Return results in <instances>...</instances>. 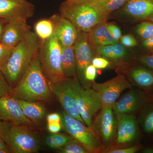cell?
<instances>
[{
    "mask_svg": "<svg viewBox=\"0 0 153 153\" xmlns=\"http://www.w3.org/2000/svg\"><path fill=\"white\" fill-rule=\"evenodd\" d=\"M52 94L38 56L9 95L26 101L47 102L51 99Z\"/></svg>",
    "mask_w": 153,
    "mask_h": 153,
    "instance_id": "6da1fadb",
    "label": "cell"
},
{
    "mask_svg": "<svg viewBox=\"0 0 153 153\" xmlns=\"http://www.w3.org/2000/svg\"><path fill=\"white\" fill-rule=\"evenodd\" d=\"M40 42L35 33L31 32L14 47L7 62L1 70L12 88L16 86L33 60L38 57Z\"/></svg>",
    "mask_w": 153,
    "mask_h": 153,
    "instance_id": "7a4b0ae2",
    "label": "cell"
},
{
    "mask_svg": "<svg viewBox=\"0 0 153 153\" xmlns=\"http://www.w3.org/2000/svg\"><path fill=\"white\" fill-rule=\"evenodd\" d=\"M60 14L77 30L87 33L97 25L106 23L109 16L89 0H66L60 5Z\"/></svg>",
    "mask_w": 153,
    "mask_h": 153,
    "instance_id": "3957f363",
    "label": "cell"
},
{
    "mask_svg": "<svg viewBox=\"0 0 153 153\" xmlns=\"http://www.w3.org/2000/svg\"><path fill=\"white\" fill-rule=\"evenodd\" d=\"M61 50V44L54 34L49 39L40 42L38 59L44 74L51 82H57L66 78L60 63Z\"/></svg>",
    "mask_w": 153,
    "mask_h": 153,
    "instance_id": "277c9868",
    "label": "cell"
},
{
    "mask_svg": "<svg viewBox=\"0 0 153 153\" xmlns=\"http://www.w3.org/2000/svg\"><path fill=\"white\" fill-rule=\"evenodd\" d=\"M71 85L79 114L85 125L93 129L95 115L102 108L101 98L98 93L91 88H83L77 76L71 78Z\"/></svg>",
    "mask_w": 153,
    "mask_h": 153,
    "instance_id": "5b68a950",
    "label": "cell"
},
{
    "mask_svg": "<svg viewBox=\"0 0 153 153\" xmlns=\"http://www.w3.org/2000/svg\"><path fill=\"white\" fill-rule=\"evenodd\" d=\"M62 126L74 139L82 145L90 153H100L104 149L93 129L80 121L71 117L65 111L62 112Z\"/></svg>",
    "mask_w": 153,
    "mask_h": 153,
    "instance_id": "8992f818",
    "label": "cell"
},
{
    "mask_svg": "<svg viewBox=\"0 0 153 153\" xmlns=\"http://www.w3.org/2000/svg\"><path fill=\"white\" fill-rule=\"evenodd\" d=\"M32 128L27 126L12 124L6 141L10 153L38 152L40 142Z\"/></svg>",
    "mask_w": 153,
    "mask_h": 153,
    "instance_id": "52a82bcc",
    "label": "cell"
},
{
    "mask_svg": "<svg viewBox=\"0 0 153 153\" xmlns=\"http://www.w3.org/2000/svg\"><path fill=\"white\" fill-rule=\"evenodd\" d=\"M117 127L116 116L111 107H102L99 114L94 118L93 130L103 148L106 149V150L114 145Z\"/></svg>",
    "mask_w": 153,
    "mask_h": 153,
    "instance_id": "ba28073f",
    "label": "cell"
},
{
    "mask_svg": "<svg viewBox=\"0 0 153 153\" xmlns=\"http://www.w3.org/2000/svg\"><path fill=\"white\" fill-rule=\"evenodd\" d=\"M92 88L99 94L102 107H113L121 94L130 88V83L123 74H119L112 79L102 83L92 84Z\"/></svg>",
    "mask_w": 153,
    "mask_h": 153,
    "instance_id": "9c48e42d",
    "label": "cell"
},
{
    "mask_svg": "<svg viewBox=\"0 0 153 153\" xmlns=\"http://www.w3.org/2000/svg\"><path fill=\"white\" fill-rule=\"evenodd\" d=\"M49 84L51 92L58 100L64 111L71 117L85 124L77 108L71 87V78L66 77L55 82L49 80Z\"/></svg>",
    "mask_w": 153,
    "mask_h": 153,
    "instance_id": "30bf717a",
    "label": "cell"
},
{
    "mask_svg": "<svg viewBox=\"0 0 153 153\" xmlns=\"http://www.w3.org/2000/svg\"><path fill=\"white\" fill-rule=\"evenodd\" d=\"M76 62V73L80 82L86 85L84 72L88 66L91 64L94 56V49L91 46L87 33L78 30V35L73 45Z\"/></svg>",
    "mask_w": 153,
    "mask_h": 153,
    "instance_id": "8fae6325",
    "label": "cell"
},
{
    "mask_svg": "<svg viewBox=\"0 0 153 153\" xmlns=\"http://www.w3.org/2000/svg\"><path fill=\"white\" fill-rule=\"evenodd\" d=\"M0 117L16 125H25L31 128L36 126L26 117L16 99L9 95L0 98Z\"/></svg>",
    "mask_w": 153,
    "mask_h": 153,
    "instance_id": "7c38bea8",
    "label": "cell"
},
{
    "mask_svg": "<svg viewBox=\"0 0 153 153\" xmlns=\"http://www.w3.org/2000/svg\"><path fill=\"white\" fill-rule=\"evenodd\" d=\"M35 7L27 0H0V18L8 21L33 16Z\"/></svg>",
    "mask_w": 153,
    "mask_h": 153,
    "instance_id": "4fadbf2b",
    "label": "cell"
},
{
    "mask_svg": "<svg viewBox=\"0 0 153 153\" xmlns=\"http://www.w3.org/2000/svg\"><path fill=\"white\" fill-rule=\"evenodd\" d=\"M117 121V132L114 144L118 147L133 141L138 132L136 118L131 114H116Z\"/></svg>",
    "mask_w": 153,
    "mask_h": 153,
    "instance_id": "5bb4252c",
    "label": "cell"
},
{
    "mask_svg": "<svg viewBox=\"0 0 153 153\" xmlns=\"http://www.w3.org/2000/svg\"><path fill=\"white\" fill-rule=\"evenodd\" d=\"M50 19L54 25V34L60 44L64 47L73 46L78 35V30L74 25L60 14H55Z\"/></svg>",
    "mask_w": 153,
    "mask_h": 153,
    "instance_id": "9a60e30c",
    "label": "cell"
},
{
    "mask_svg": "<svg viewBox=\"0 0 153 153\" xmlns=\"http://www.w3.org/2000/svg\"><path fill=\"white\" fill-rule=\"evenodd\" d=\"M26 21L22 19L9 21L0 42L8 47H16L31 32V27Z\"/></svg>",
    "mask_w": 153,
    "mask_h": 153,
    "instance_id": "2e32d148",
    "label": "cell"
},
{
    "mask_svg": "<svg viewBox=\"0 0 153 153\" xmlns=\"http://www.w3.org/2000/svg\"><path fill=\"white\" fill-rule=\"evenodd\" d=\"M122 10L136 21L153 22V0H128Z\"/></svg>",
    "mask_w": 153,
    "mask_h": 153,
    "instance_id": "e0dca14e",
    "label": "cell"
},
{
    "mask_svg": "<svg viewBox=\"0 0 153 153\" xmlns=\"http://www.w3.org/2000/svg\"><path fill=\"white\" fill-rule=\"evenodd\" d=\"M144 97L141 91L131 89L116 102L112 109L115 114H130L142 106Z\"/></svg>",
    "mask_w": 153,
    "mask_h": 153,
    "instance_id": "ac0fdd59",
    "label": "cell"
},
{
    "mask_svg": "<svg viewBox=\"0 0 153 153\" xmlns=\"http://www.w3.org/2000/svg\"><path fill=\"white\" fill-rule=\"evenodd\" d=\"M106 23L97 25L88 33L89 44L94 50L100 47L118 43L108 30Z\"/></svg>",
    "mask_w": 153,
    "mask_h": 153,
    "instance_id": "d6986e66",
    "label": "cell"
},
{
    "mask_svg": "<svg viewBox=\"0 0 153 153\" xmlns=\"http://www.w3.org/2000/svg\"><path fill=\"white\" fill-rule=\"evenodd\" d=\"M130 80L140 88L149 89L153 87V71L142 67H135L128 72Z\"/></svg>",
    "mask_w": 153,
    "mask_h": 153,
    "instance_id": "ffe728a7",
    "label": "cell"
},
{
    "mask_svg": "<svg viewBox=\"0 0 153 153\" xmlns=\"http://www.w3.org/2000/svg\"><path fill=\"white\" fill-rule=\"evenodd\" d=\"M61 46L60 63L65 77L73 78L76 76V62L73 46Z\"/></svg>",
    "mask_w": 153,
    "mask_h": 153,
    "instance_id": "44dd1931",
    "label": "cell"
},
{
    "mask_svg": "<svg viewBox=\"0 0 153 153\" xmlns=\"http://www.w3.org/2000/svg\"><path fill=\"white\" fill-rule=\"evenodd\" d=\"M16 100L26 117L35 125L45 117L46 110L40 103L37 102L26 101L23 100Z\"/></svg>",
    "mask_w": 153,
    "mask_h": 153,
    "instance_id": "7402d4cb",
    "label": "cell"
},
{
    "mask_svg": "<svg viewBox=\"0 0 153 153\" xmlns=\"http://www.w3.org/2000/svg\"><path fill=\"white\" fill-rule=\"evenodd\" d=\"M96 51L102 57L115 63L123 62L128 57L125 47L118 43L99 47Z\"/></svg>",
    "mask_w": 153,
    "mask_h": 153,
    "instance_id": "603a6c76",
    "label": "cell"
},
{
    "mask_svg": "<svg viewBox=\"0 0 153 153\" xmlns=\"http://www.w3.org/2000/svg\"><path fill=\"white\" fill-rule=\"evenodd\" d=\"M34 30L35 34L41 41L47 40L54 35V25L50 19L38 21L34 26Z\"/></svg>",
    "mask_w": 153,
    "mask_h": 153,
    "instance_id": "cb8c5ba5",
    "label": "cell"
},
{
    "mask_svg": "<svg viewBox=\"0 0 153 153\" xmlns=\"http://www.w3.org/2000/svg\"><path fill=\"white\" fill-rule=\"evenodd\" d=\"M73 139L70 135L57 133L47 137L45 139V143L51 149L59 150Z\"/></svg>",
    "mask_w": 153,
    "mask_h": 153,
    "instance_id": "d4e9b609",
    "label": "cell"
},
{
    "mask_svg": "<svg viewBox=\"0 0 153 153\" xmlns=\"http://www.w3.org/2000/svg\"><path fill=\"white\" fill-rule=\"evenodd\" d=\"M99 9L110 15L122 8L128 0H89Z\"/></svg>",
    "mask_w": 153,
    "mask_h": 153,
    "instance_id": "484cf974",
    "label": "cell"
},
{
    "mask_svg": "<svg viewBox=\"0 0 153 153\" xmlns=\"http://www.w3.org/2000/svg\"><path fill=\"white\" fill-rule=\"evenodd\" d=\"M136 32L143 40L153 36V22L143 21L137 26Z\"/></svg>",
    "mask_w": 153,
    "mask_h": 153,
    "instance_id": "4316f807",
    "label": "cell"
},
{
    "mask_svg": "<svg viewBox=\"0 0 153 153\" xmlns=\"http://www.w3.org/2000/svg\"><path fill=\"white\" fill-rule=\"evenodd\" d=\"M61 153H88L87 150L82 145L73 139L64 147L58 150Z\"/></svg>",
    "mask_w": 153,
    "mask_h": 153,
    "instance_id": "83f0119b",
    "label": "cell"
},
{
    "mask_svg": "<svg viewBox=\"0 0 153 153\" xmlns=\"http://www.w3.org/2000/svg\"><path fill=\"white\" fill-rule=\"evenodd\" d=\"M141 125L146 133H153V108H149L145 111L142 117Z\"/></svg>",
    "mask_w": 153,
    "mask_h": 153,
    "instance_id": "f1b7e54d",
    "label": "cell"
},
{
    "mask_svg": "<svg viewBox=\"0 0 153 153\" xmlns=\"http://www.w3.org/2000/svg\"><path fill=\"white\" fill-rule=\"evenodd\" d=\"M14 48L8 47L0 42V69L5 66Z\"/></svg>",
    "mask_w": 153,
    "mask_h": 153,
    "instance_id": "f546056e",
    "label": "cell"
},
{
    "mask_svg": "<svg viewBox=\"0 0 153 153\" xmlns=\"http://www.w3.org/2000/svg\"><path fill=\"white\" fill-rule=\"evenodd\" d=\"M12 89L13 88L9 85L2 71L0 69V98L9 95Z\"/></svg>",
    "mask_w": 153,
    "mask_h": 153,
    "instance_id": "4dcf8cb0",
    "label": "cell"
},
{
    "mask_svg": "<svg viewBox=\"0 0 153 153\" xmlns=\"http://www.w3.org/2000/svg\"><path fill=\"white\" fill-rule=\"evenodd\" d=\"M97 73V68L92 64H90L88 66L84 72V78L85 83L88 82L92 84L93 82H95Z\"/></svg>",
    "mask_w": 153,
    "mask_h": 153,
    "instance_id": "1f68e13d",
    "label": "cell"
},
{
    "mask_svg": "<svg viewBox=\"0 0 153 153\" xmlns=\"http://www.w3.org/2000/svg\"><path fill=\"white\" fill-rule=\"evenodd\" d=\"M91 64L97 69H104L109 67L111 62L105 57H94L92 59Z\"/></svg>",
    "mask_w": 153,
    "mask_h": 153,
    "instance_id": "d6a6232c",
    "label": "cell"
},
{
    "mask_svg": "<svg viewBox=\"0 0 153 153\" xmlns=\"http://www.w3.org/2000/svg\"><path fill=\"white\" fill-rule=\"evenodd\" d=\"M120 40L121 44L125 47H132L137 45V42L135 38L131 34L122 36Z\"/></svg>",
    "mask_w": 153,
    "mask_h": 153,
    "instance_id": "836d02e7",
    "label": "cell"
},
{
    "mask_svg": "<svg viewBox=\"0 0 153 153\" xmlns=\"http://www.w3.org/2000/svg\"><path fill=\"white\" fill-rule=\"evenodd\" d=\"M12 124L0 117V137L4 140L5 142Z\"/></svg>",
    "mask_w": 153,
    "mask_h": 153,
    "instance_id": "e575fe53",
    "label": "cell"
},
{
    "mask_svg": "<svg viewBox=\"0 0 153 153\" xmlns=\"http://www.w3.org/2000/svg\"><path fill=\"white\" fill-rule=\"evenodd\" d=\"M141 149L140 146H135L123 149H111L105 151L108 153H134Z\"/></svg>",
    "mask_w": 153,
    "mask_h": 153,
    "instance_id": "d590c367",
    "label": "cell"
},
{
    "mask_svg": "<svg viewBox=\"0 0 153 153\" xmlns=\"http://www.w3.org/2000/svg\"><path fill=\"white\" fill-rule=\"evenodd\" d=\"M107 28L115 39L119 41L122 37L121 31L116 25L111 23H106Z\"/></svg>",
    "mask_w": 153,
    "mask_h": 153,
    "instance_id": "8d00e7d4",
    "label": "cell"
},
{
    "mask_svg": "<svg viewBox=\"0 0 153 153\" xmlns=\"http://www.w3.org/2000/svg\"><path fill=\"white\" fill-rule=\"evenodd\" d=\"M62 126V122L47 123V129L52 134L57 133L60 131Z\"/></svg>",
    "mask_w": 153,
    "mask_h": 153,
    "instance_id": "74e56055",
    "label": "cell"
},
{
    "mask_svg": "<svg viewBox=\"0 0 153 153\" xmlns=\"http://www.w3.org/2000/svg\"><path fill=\"white\" fill-rule=\"evenodd\" d=\"M139 60L142 63L153 70V55H145Z\"/></svg>",
    "mask_w": 153,
    "mask_h": 153,
    "instance_id": "f35d334b",
    "label": "cell"
},
{
    "mask_svg": "<svg viewBox=\"0 0 153 153\" xmlns=\"http://www.w3.org/2000/svg\"><path fill=\"white\" fill-rule=\"evenodd\" d=\"M47 123L62 122V117L59 114L53 113L47 116Z\"/></svg>",
    "mask_w": 153,
    "mask_h": 153,
    "instance_id": "ab89813d",
    "label": "cell"
},
{
    "mask_svg": "<svg viewBox=\"0 0 153 153\" xmlns=\"http://www.w3.org/2000/svg\"><path fill=\"white\" fill-rule=\"evenodd\" d=\"M142 45L145 48L153 52V36L149 39L143 40Z\"/></svg>",
    "mask_w": 153,
    "mask_h": 153,
    "instance_id": "60d3db41",
    "label": "cell"
},
{
    "mask_svg": "<svg viewBox=\"0 0 153 153\" xmlns=\"http://www.w3.org/2000/svg\"><path fill=\"white\" fill-rule=\"evenodd\" d=\"M8 21L7 19L0 18V42L2 37L6 25L7 24Z\"/></svg>",
    "mask_w": 153,
    "mask_h": 153,
    "instance_id": "b9f144b4",
    "label": "cell"
},
{
    "mask_svg": "<svg viewBox=\"0 0 153 153\" xmlns=\"http://www.w3.org/2000/svg\"><path fill=\"white\" fill-rule=\"evenodd\" d=\"M0 149L5 151L7 153H10L8 148L5 141L0 137Z\"/></svg>",
    "mask_w": 153,
    "mask_h": 153,
    "instance_id": "7bdbcfd3",
    "label": "cell"
},
{
    "mask_svg": "<svg viewBox=\"0 0 153 153\" xmlns=\"http://www.w3.org/2000/svg\"><path fill=\"white\" fill-rule=\"evenodd\" d=\"M142 152L144 153H153V148L144 149L142 151Z\"/></svg>",
    "mask_w": 153,
    "mask_h": 153,
    "instance_id": "ee69618b",
    "label": "cell"
},
{
    "mask_svg": "<svg viewBox=\"0 0 153 153\" xmlns=\"http://www.w3.org/2000/svg\"><path fill=\"white\" fill-rule=\"evenodd\" d=\"M0 153H7L5 151L3 150L0 149Z\"/></svg>",
    "mask_w": 153,
    "mask_h": 153,
    "instance_id": "f6af8a7d",
    "label": "cell"
}]
</instances>
